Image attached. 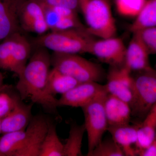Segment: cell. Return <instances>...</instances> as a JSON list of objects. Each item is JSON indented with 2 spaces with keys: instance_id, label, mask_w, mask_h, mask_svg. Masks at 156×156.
Segmentation results:
<instances>
[{
  "instance_id": "cell-26",
  "label": "cell",
  "mask_w": 156,
  "mask_h": 156,
  "mask_svg": "<svg viewBox=\"0 0 156 156\" xmlns=\"http://www.w3.org/2000/svg\"><path fill=\"white\" fill-rule=\"evenodd\" d=\"M88 156H125L119 146L112 139L101 140Z\"/></svg>"
},
{
  "instance_id": "cell-11",
  "label": "cell",
  "mask_w": 156,
  "mask_h": 156,
  "mask_svg": "<svg viewBox=\"0 0 156 156\" xmlns=\"http://www.w3.org/2000/svg\"><path fill=\"white\" fill-rule=\"evenodd\" d=\"M20 28L40 35L50 30L46 22L44 9L40 2L35 0H25L19 11Z\"/></svg>"
},
{
  "instance_id": "cell-18",
  "label": "cell",
  "mask_w": 156,
  "mask_h": 156,
  "mask_svg": "<svg viewBox=\"0 0 156 156\" xmlns=\"http://www.w3.org/2000/svg\"><path fill=\"white\" fill-rule=\"evenodd\" d=\"M156 138V105L144 117L139 126L136 148L137 155L139 151L147 147Z\"/></svg>"
},
{
  "instance_id": "cell-19",
  "label": "cell",
  "mask_w": 156,
  "mask_h": 156,
  "mask_svg": "<svg viewBox=\"0 0 156 156\" xmlns=\"http://www.w3.org/2000/svg\"><path fill=\"white\" fill-rule=\"evenodd\" d=\"M80 83L74 78L53 68L48 76V91L53 96L58 94L62 95Z\"/></svg>"
},
{
  "instance_id": "cell-2",
  "label": "cell",
  "mask_w": 156,
  "mask_h": 156,
  "mask_svg": "<svg viewBox=\"0 0 156 156\" xmlns=\"http://www.w3.org/2000/svg\"><path fill=\"white\" fill-rule=\"evenodd\" d=\"M93 36L87 28H74L51 31L35 40L37 47L52 50L55 53L79 54L89 53Z\"/></svg>"
},
{
  "instance_id": "cell-1",
  "label": "cell",
  "mask_w": 156,
  "mask_h": 156,
  "mask_svg": "<svg viewBox=\"0 0 156 156\" xmlns=\"http://www.w3.org/2000/svg\"><path fill=\"white\" fill-rule=\"evenodd\" d=\"M51 66V55L48 49L37 47L18 76L16 89L22 101L29 99L45 110L55 113L58 107V99L50 94L48 88Z\"/></svg>"
},
{
  "instance_id": "cell-32",
  "label": "cell",
  "mask_w": 156,
  "mask_h": 156,
  "mask_svg": "<svg viewBox=\"0 0 156 156\" xmlns=\"http://www.w3.org/2000/svg\"><path fill=\"white\" fill-rule=\"evenodd\" d=\"M2 119H0V134H2Z\"/></svg>"
},
{
  "instance_id": "cell-4",
  "label": "cell",
  "mask_w": 156,
  "mask_h": 156,
  "mask_svg": "<svg viewBox=\"0 0 156 156\" xmlns=\"http://www.w3.org/2000/svg\"><path fill=\"white\" fill-rule=\"evenodd\" d=\"M53 68L70 76L79 83H99L104 78L105 72L100 65L78 54L53 52L51 55Z\"/></svg>"
},
{
  "instance_id": "cell-17",
  "label": "cell",
  "mask_w": 156,
  "mask_h": 156,
  "mask_svg": "<svg viewBox=\"0 0 156 156\" xmlns=\"http://www.w3.org/2000/svg\"><path fill=\"white\" fill-rule=\"evenodd\" d=\"M31 53V45L20 32L16 33L12 50L9 71L19 76L28 62Z\"/></svg>"
},
{
  "instance_id": "cell-10",
  "label": "cell",
  "mask_w": 156,
  "mask_h": 156,
  "mask_svg": "<svg viewBox=\"0 0 156 156\" xmlns=\"http://www.w3.org/2000/svg\"><path fill=\"white\" fill-rule=\"evenodd\" d=\"M49 123L43 116L33 117L25 130V139L23 145L14 156H39Z\"/></svg>"
},
{
  "instance_id": "cell-3",
  "label": "cell",
  "mask_w": 156,
  "mask_h": 156,
  "mask_svg": "<svg viewBox=\"0 0 156 156\" xmlns=\"http://www.w3.org/2000/svg\"><path fill=\"white\" fill-rule=\"evenodd\" d=\"M89 33L99 39L116 36L117 28L109 0H78Z\"/></svg>"
},
{
  "instance_id": "cell-14",
  "label": "cell",
  "mask_w": 156,
  "mask_h": 156,
  "mask_svg": "<svg viewBox=\"0 0 156 156\" xmlns=\"http://www.w3.org/2000/svg\"><path fill=\"white\" fill-rule=\"evenodd\" d=\"M32 105L20 100L14 108L2 119V134L26 130L32 118Z\"/></svg>"
},
{
  "instance_id": "cell-13",
  "label": "cell",
  "mask_w": 156,
  "mask_h": 156,
  "mask_svg": "<svg viewBox=\"0 0 156 156\" xmlns=\"http://www.w3.org/2000/svg\"><path fill=\"white\" fill-rule=\"evenodd\" d=\"M150 54L136 33L126 47L124 66L131 72H139L152 68L149 61Z\"/></svg>"
},
{
  "instance_id": "cell-8",
  "label": "cell",
  "mask_w": 156,
  "mask_h": 156,
  "mask_svg": "<svg viewBox=\"0 0 156 156\" xmlns=\"http://www.w3.org/2000/svg\"><path fill=\"white\" fill-rule=\"evenodd\" d=\"M110 67L105 85L108 94L124 101L131 107L134 97V83L131 72L124 65Z\"/></svg>"
},
{
  "instance_id": "cell-7",
  "label": "cell",
  "mask_w": 156,
  "mask_h": 156,
  "mask_svg": "<svg viewBox=\"0 0 156 156\" xmlns=\"http://www.w3.org/2000/svg\"><path fill=\"white\" fill-rule=\"evenodd\" d=\"M126 47L122 39L116 36L95 40L89 53L110 66L124 65Z\"/></svg>"
},
{
  "instance_id": "cell-6",
  "label": "cell",
  "mask_w": 156,
  "mask_h": 156,
  "mask_svg": "<svg viewBox=\"0 0 156 156\" xmlns=\"http://www.w3.org/2000/svg\"><path fill=\"white\" fill-rule=\"evenodd\" d=\"M105 92L82 108L85 117V128L88 135L89 155L102 140V136L108 131V125L104 107Z\"/></svg>"
},
{
  "instance_id": "cell-28",
  "label": "cell",
  "mask_w": 156,
  "mask_h": 156,
  "mask_svg": "<svg viewBox=\"0 0 156 156\" xmlns=\"http://www.w3.org/2000/svg\"><path fill=\"white\" fill-rule=\"evenodd\" d=\"M151 54L156 55V27L141 30L134 32Z\"/></svg>"
},
{
  "instance_id": "cell-20",
  "label": "cell",
  "mask_w": 156,
  "mask_h": 156,
  "mask_svg": "<svg viewBox=\"0 0 156 156\" xmlns=\"http://www.w3.org/2000/svg\"><path fill=\"white\" fill-rule=\"evenodd\" d=\"M156 27V0H147L137 17L129 27L132 33L138 31Z\"/></svg>"
},
{
  "instance_id": "cell-9",
  "label": "cell",
  "mask_w": 156,
  "mask_h": 156,
  "mask_svg": "<svg viewBox=\"0 0 156 156\" xmlns=\"http://www.w3.org/2000/svg\"><path fill=\"white\" fill-rule=\"evenodd\" d=\"M108 92L105 85L95 82L81 83L62 95L58 99V106L81 107L86 106L104 92Z\"/></svg>"
},
{
  "instance_id": "cell-12",
  "label": "cell",
  "mask_w": 156,
  "mask_h": 156,
  "mask_svg": "<svg viewBox=\"0 0 156 156\" xmlns=\"http://www.w3.org/2000/svg\"><path fill=\"white\" fill-rule=\"evenodd\" d=\"M25 0H0V42L20 32L19 14Z\"/></svg>"
},
{
  "instance_id": "cell-22",
  "label": "cell",
  "mask_w": 156,
  "mask_h": 156,
  "mask_svg": "<svg viewBox=\"0 0 156 156\" xmlns=\"http://www.w3.org/2000/svg\"><path fill=\"white\" fill-rule=\"evenodd\" d=\"M63 150L64 144L58 138L56 126L50 122L39 156H63Z\"/></svg>"
},
{
  "instance_id": "cell-16",
  "label": "cell",
  "mask_w": 156,
  "mask_h": 156,
  "mask_svg": "<svg viewBox=\"0 0 156 156\" xmlns=\"http://www.w3.org/2000/svg\"><path fill=\"white\" fill-rule=\"evenodd\" d=\"M104 107L108 126L129 124L132 112L131 106L127 102L108 93Z\"/></svg>"
},
{
  "instance_id": "cell-29",
  "label": "cell",
  "mask_w": 156,
  "mask_h": 156,
  "mask_svg": "<svg viewBox=\"0 0 156 156\" xmlns=\"http://www.w3.org/2000/svg\"><path fill=\"white\" fill-rule=\"evenodd\" d=\"M40 2L44 3L48 5L60 6L79 11L78 0H35Z\"/></svg>"
},
{
  "instance_id": "cell-15",
  "label": "cell",
  "mask_w": 156,
  "mask_h": 156,
  "mask_svg": "<svg viewBox=\"0 0 156 156\" xmlns=\"http://www.w3.org/2000/svg\"><path fill=\"white\" fill-rule=\"evenodd\" d=\"M139 126L129 124L119 126H109L108 131L112 138L122 149L125 156L137 155L136 146L137 140V131Z\"/></svg>"
},
{
  "instance_id": "cell-27",
  "label": "cell",
  "mask_w": 156,
  "mask_h": 156,
  "mask_svg": "<svg viewBox=\"0 0 156 156\" xmlns=\"http://www.w3.org/2000/svg\"><path fill=\"white\" fill-rule=\"evenodd\" d=\"M15 33L0 42V68L9 70L11 53L16 38Z\"/></svg>"
},
{
  "instance_id": "cell-33",
  "label": "cell",
  "mask_w": 156,
  "mask_h": 156,
  "mask_svg": "<svg viewBox=\"0 0 156 156\" xmlns=\"http://www.w3.org/2000/svg\"></svg>"
},
{
  "instance_id": "cell-31",
  "label": "cell",
  "mask_w": 156,
  "mask_h": 156,
  "mask_svg": "<svg viewBox=\"0 0 156 156\" xmlns=\"http://www.w3.org/2000/svg\"><path fill=\"white\" fill-rule=\"evenodd\" d=\"M3 79H4V78H3L2 74L0 72V89H1L3 86Z\"/></svg>"
},
{
  "instance_id": "cell-25",
  "label": "cell",
  "mask_w": 156,
  "mask_h": 156,
  "mask_svg": "<svg viewBox=\"0 0 156 156\" xmlns=\"http://www.w3.org/2000/svg\"><path fill=\"white\" fill-rule=\"evenodd\" d=\"M8 88L3 86L0 89V119L6 116L21 100L18 93L12 92Z\"/></svg>"
},
{
  "instance_id": "cell-5",
  "label": "cell",
  "mask_w": 156,
  "mask_h": 156,
  "mask_svg": "<svg viewBox=\"0 0 156 156\" xmlns=\"http://www.w3.org/2000/svg\"><path fill=\"white\" fill-rule=\"evenodd\" d=\"M134 97L132 115L144 118L156 105V70L152 68L137 72L133 76Z\"/></svg>"
},
{
  "instance_id": "cell-23",
  "label": "cell",
  "mask_w": 156,
  "mask_h": 156,
  "mask_svg": "<svg viewBox=\"0 0 156 156\" xmlns=\"http://www.w3.org/2000/svg\"><path fill=\"white\" fill-rule=\"evenodd\" d=\"M86 131L85 124L71 126L68 138L64 144L63 156H82V141Z\"/></svg>"
},
{
  "instance_id": "cell-30",
  "label": "cell",
  "mask_w": 156,
  "mask_h": 156,
  "mask_svg": "<svg viewBox=\"0 0 156 156\" xmlns=\"http://www.w3.org/2000/svg\"><path fill=\"white\" fill-rule=\"evenodd\" d=\"M138 155L156 156V138L147 147L139 151Z\"/></svg>"
},
{
  "instance_id": "cell-24",
  "label": "cell",
  "mask_w": 156,
  "mask_h": 156,
  "mask_svg": "<svg viewBox=\"0 0 156 156\" xmlns=\"http://www.w3.org/2000/svg\"><path fill=\"white\" fill-rule=\"evenodd\" d=\"M147 0H114L117 11L123 17L135 18L144 7Z\"/></svg>"
},
{
  "instance_id": "cell-21",
  "label": "cell",
  "mask_w": 156,
  "mask_h": 156,
  "mask_svg": "<svg viewBox=\"0 0 156 156\" xmlns=\"http://www.w3.org/2000/svg\"><path fill=\"white\" fill-rule=\"evenodd\" d=\"M26 131L3 134L0 137V156H14L24 143Z\"/></svg>"
}]
</instances>
